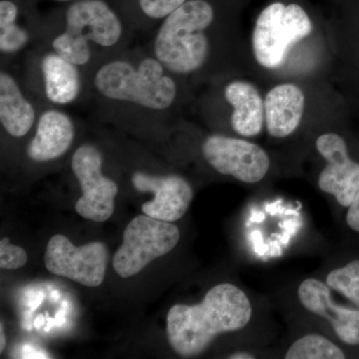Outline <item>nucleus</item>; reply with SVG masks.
Returning a JSON list of instances; mask_svg holds the SVG:
<instances>
[{
	"label": "nucleus",
	"instance_id": "21",
	"mask_svg": "<svg viewBox=\"0 0 359 359\" xmlns=\"http://www.w3.org/2000/svg\"><path fill=\"white\" fill-rule=\"evenodd\" d=\"M29 41V35L18 23L0 27V50L4 53H15Z\"/></svg>",
	"mask_w": 359,
	"mask_h": 359
},
{
	"label": "nucleus",
	"instance_id": "14",
	"mask_svg": "<svg viewBox=\"0 0 359 359\" xmlns=\"http://www.w3.org/2000/svg\"><path fill=\"white\" fill-rule=\"evenodd\" d=\"M304 92L297 85L280 84L266 94L264 117L269 135L285 138L294 133L302 121L304 109Z\"/></svg>",
	"mask_w": 359,
	"mask_h": 359
},
{
	"label": "nucleus",
	"instance_id": "5",
	"mask_svg": "<svg viewBox=\"0 0 359 359\" xmlns=\"http://www.w3.org/2000/svg\"><path fill=\"white\" fill-rule=\"evenodd\" d=\"M179 241V229L170 222L147 215L136 217L125 229L113 268L123 278L137 275L151 262L171 252Z\"/></svg>",
	"mask_w": 359,
	"mask_h": 359
},
{
	"label": "nucleus",
	"instance_id": "8",
	"mask_svg": "<svg viewBox=\"0 0 359 359\" xmlns=\"http://www.w3.org/2000/svg\"><path fill=\"white\" fill-rule=\"evenodd\" d=\"M203 155L216 171L238 181L254 184L269 169V156L256 144L242 139L212 135L203 144Z\"/></svg>",
	"mask_w": 359,
	"mask_h": 359
},
{
	"label": "nucleus",
	"instance_id": "12",
	"mask_svg": "<svg viewBox=\"0 0 359 359\" xmlns=\"http://www.w3.org/2000/svg\"><path fill=\"white\" fill-rule=\"evenodd\" d=\"M327 283L308 278L299 287L302 306L320 318L330 321L335 334L351 346L359 344V311L335 304Z\"/></svg>",
	"mask_w": 359,
	"mask_h": 359
},
{
	"label": "nucleus",
	"instance_id": "23",
	"mask_svg": "<svg viewBox=\"0 0 359 359\" xmlns=\"http://www.w3.org/2000/svg\"><path fill=\"white\" fill-rule=\"evenodd\" d=\"M27 254L25 250L18 245L11 244L9 238H2L0 242V268L4 269H18L27 263Z\"/></svg>",
	"mask_w": 359,
	"mask_h": 359
},
{
	"label": "nucleus",
	"instance_id": "7",
	"mask_svg": "<svg viewBox=\"0 0 359 359\" xmlns=\"http://www.w3.org/2000/svg\"><path fill=\"white\" fill-rule=\"evenodd\" d=\"M107 262V248L100 242L75 247L65 236L55 235L45 250V266L51 273L85 287L102 285Z\"/></svg>",
	"mask_w": 359,
	"mask_h": 359
},
{
	"label": "nucleus",
	"instance_id": "19",
	"mask_svg": "<svg viewBox=\"0 0 359 359\" xmlns=\"http://www.w3.org/2000/svg\"><path fill=\"white\" fill-rule=\"evenodd\" d=\"M327 285L359 306V259L328 273Z\"/></svg>",
	"mask_w": 359,
	"mask_h": 359
},
{
	"label": "nucleus",
	"instance_id": "28",
	"mask_svg": "<svg viewBox=\"0 0 359 359\" xmlns=\"http://www.w3.org/2000/svg\"><path fill=\"white\" fill-rule=\"evenodd\" d=\"M54 1H60V2H72L74 0H54Z\"/></svg>",
	"mask_w": 359,
	"mask_h": 359
},
{
	"label": "nucleus",
	"instance_id": "11",
	"mask_svg": "<svg viewBox=\"0 0 359 359\" xmlns=\"http://www.w3.org/2000/svg\"><path fill=\"white\" fill-rule=\"evenodd\" d=\"M132 184L139 192L154 193V199L143 204L142 212L170 223L186 214L194 197L192 187L178 175L152 176L138 172L132 177Z\"/></svg>",
	"mask_w": 359,
	"mask_h": 359
},
{
	"label": "nucleus",
	"instance_id": "3",
	"mask_svg": "<svg viewBox=\"0 0 359 359\" xmlns=\"http://www.w3.org/2000/svg\"><path fill=\"white\" fill-rule=\"evenodd\" d=\"M165 70L156 57L143 59L138 65L110 61L97 71L94 85L110 100L136 104L146 109L166 110L175 102L177 86Z\"/></svg>",
	"mask_w": 359,
	"mask_h": 359
},
{
	"label": "nucleus",
	"instance_id": "16",
	"mask_svg": "<svg viewBox=\"0 0 359 359\" xmlns=\"http://www.w3.org/2000/svg\"><path fill=\"white\" fill-rule=\"evenodd\" d=\"M35 110L18 82L8 73L0 74V122L11 136L20 138L32 128Z\"/></svg>",
	"mask_w": 359,
	"mask_h": 359
},
{
	"label": "nucleus",
	"instance_id": "18",
	"mask_svg": "<svg viewBox=\"0 0 359 359\" xmlns=\"http://www.w3.org/2000/svg\"><path fill=\"white\" fill-rule=\"evenodd\" d=\"M287 359H344V351L327 337L308 334L297 341L287 351Z\"/></svg>",
	"mask_w": 359,
	"mask_h": 359
},
{
	"label": "nucleus",
	"instance_id": "1",
	"mask_svg": "<svg viewBox=\"0 0 359 359\" xmlns=\"http://www.w3.org/2000/svg\"><path fill=\"white\" fill-rule=\"evenodd\" d=\"M252 313L250 299L242 290L231 283H219L207 292L201 304H175L170 309V346L184 358L198 355L217 335L244 328Z\"/></svg>",
	"mask_w": 359,
	"mask_h": 359
},
{
	"label": "nucleus",
	"instance_id": "22",
	"mask_svg": "<svg viewBox=\"0 0 359 359\" xmlns=\"http://www.w3.org/2000/svg\"><path fill=\"white\" fill-rule=\"evenodd\" d=\"M186 1L187 0H137V6L146 18L159 20L166 18Z\"/></svg>",
	"mask_w": 359,
	"mask_h": 359
},
{
	"label": "nucleus",
	"instance_id": "17",
	"mask_svg": "<svg viewBox=\"0 0 359 359\" xmlns=\"http://www.w3.org/2000/svg\"><path fill=\"white\" fill-rule=\"evenodd\" d=\"M45 94L51 102L65 105L79 95L80 76L76 65L55 51L47 53L41 61Z\"/></svg>",
	"mask_w": 359,
	"mask_h": 359
},
{
	"label": "nucleus",
	"instance_id": "24",
	"mask_svg": "<svg viewBox=\"0 0 359 359\" xmlns=\"http://www.w3.org/2000/svg\"><path fill=\"white\" fill-rule=\"evenodd\" d=\"M18 15H20V8L13 0L0 1V27L16 22Z\"/></svg>",
	"mask_w": 359,
	"mask_h": 359
},
{
	"label": "nucleus",
	"instance_id": "4",
	"mask_svg": "<svg viewBox=\"0 0 359 359\" xmlns=\"http://www.w3.org/2000/svg\"><path fill=\"white\" fill-rule=\"evenodd\" d=\"M313 23L302 6L275 2L257 18L252 33V50L257 62L268 69L283 65L290 47L309 36Z\"/></svg>",
	"mask_w": 359,
	"mask_h": 359
},
{
	"label": "nucleus",
	"instance_id": "13",
	"mask_svg": "<svg viewBox=\"0 0 359 359\" xmlns=\"http://www.w3.org/2000/svg\"><path fill=\"white\" fill-rule=\"evenodd\" d=\"M75 128L69 116L58 110L45 111L40 116L36 134L27 147L35 162H48L65 154L74 140Z\"/></svg>",
	"mask_w": 359,
	"mask_h": 359
},
{
	"label": "nucleus",
	"instance_id": "25",
	"mask_svg": "<svg viewBox=\"0 0 359 359\" xmlns=\"http://www.w3.org/2000/svg\"><path fill=\"white\" fill-rule=\"evenodd\" d=\"M346 222L348 226L353 231L359 233V190L356 193L355 197L349 205L348 212H347Z\"/></svg>",
	"mask_w": 359,
	"mask_h": 359
},
{
	"label": "nucleus",
	"instance_id": "15",
	"mask_svg": "<svg viewBox=\"0 0 359 359\" xmlns=\"http://www.w3.org/2000/svg\"><path fill=\"white\" fill-rule=\"evenodd\" d=\"M226 101L233 107L231 126L238 134L254 137L261 133L264 117V102L254 85L233 81L224 90Z\"/></svg>",
	"mask_w": 359,
	"mask_h": 359
},
{
	"label": "nucleus",
	"instance_id": "26",
	"mask_svg": "<svg viewBox=\"0 0 359 359\" xmlns=\"http://www.w3.org/2000/svg\"><path fill=\"white\" fill-rule=\"evenodd\" d=\"M0 353L4 351L6 346V335H4V325H0Z\"/></svg>",
	"mask_w": 359,
	"mask_h": 359
},
{
	"label": "nucleus",
	"instance_id": "2",
	"mask_svg": "<svg viewBox=\"0 0 359 359\" xmlns=\"http://www.w3.org/2000/svg\"><path fill=\"white\" fill-rule=\"evenodd\" d=\"M215 18L207 0H187L163 20L154 41L155 57L175 74L200 69L209 55L205 30Z\"/></svg>",
	"mask_w": 359,
	"mask_h": 359
},
{
	"label": "nucleus",
	"instance_id": "27",
	"mask_svg": "<svg viewBox=\"0 0 359 359\" xmlns=\"http://www.w3.org/2000/svg\"><path fill=\"white\" fill-rule=\"evenodd\" d=\"M231 359H254L255 356L252 354L245 353H238L233 354L230 356Z\"/></svg>",
	"mask_w": 359,
	"mask_h": 359
},
{
	"label": "nucleus",
	"instance_id": "6",
	"mask_svg": "<svg viewBox=\"0 0 359 359\" xmlns=\"http://www.w3.org/2000/svg\"><path fill=\"white\" fill-rule=\"evenodd\" d=\"M103 158L93 145H82L71 161L73 173L81 186L82 197L77 200L75 210L82 218L105 222L112 217L118 186L102 174Z\"/></svg>",
	"mask_w": 359,
	"mask_h": 359
},
{
	"label": "nucleus",
	"instance_id": "10",
	"mask_svg": "<svg viewBox=\"0 0 359 359\" xmlns=\"http://www.w3.org/2000/svg\"><path fill=\"white\" fill-rule=\"evenodd\" d=\"M316 145L327 161L318 178V187L334 195L339 204L349 207L359 190V164L349 158L346 142L339 135H321Z\"/></svg>",
	"mask_w": 359,
	"mask_h": 359
},
{
	"label": "nucleus",
	"instance_id": "9",
	"mask_svg": "<svg viewBox=\"0 0 359 359\" xmlns=\"http://www.w3.org/2000/svg\"><path fill=\"white\" fill-rule=\"evenodd\" d=\"M65 32L108 48L121 39L119 15L105 0H74L65 11Z\"/></svg>",
	"mask_w": 359,
	"mask_h": 359
},
{
	"label": "nucleus",
	"instance_id": "20",
	"mask_svg": "<svg viewBox=\"0 0 359 359\" xmlns=\"http://www.w3.org/2000/svg\"><path fill=\"white\" fill-rule=\"evenodd\" d=\"M52 47L56 53L76 66L86 65L91 59L89 42L65 30L54 39Z\"/></svg>",
	"mask_w": 359,
	"mask_h": 359
}]
</instances>
